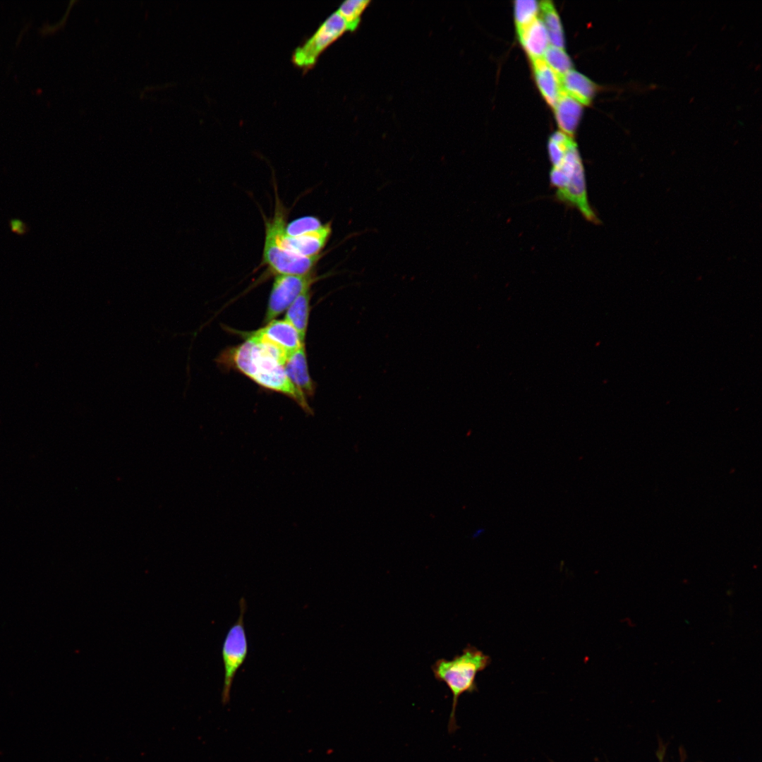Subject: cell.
Listing matches in <instances>:
<instances>
[{
	"label": "cell",
	"mask_w": 762,
	"mask_h": 762,
	"mask_svg": "<svg viewBox=\"0 0 762 762\" xmlns=\"http://www.w3.org/2000/svg\"><path fill=\"white\" fill-rule=\"evenodd\" d=\"M554 109L560 128L563 133L572 137L581 116V104L562 90Z\"/></svg>",
	"instance_id": "4fadbf2b"
},
{
	"label": "cell",
	"mask_w": 762,
	"mask_h": 762,
	"mask_svg": "<svg viewBox=\"0 0 762 762\" xmlns=\"http://www.w3.org/2000/svg\"><path fill=\"white\" fill-rule=\"evenodd\" d=\"M483 531H484V530H483V529H478V530H477V531H475V532L473 533V534L472 535L473 538H475L476 537L480 536V534H481V533H483Z\"/></svg>",
	"instance_id": "7402d4cb"
},
{
	"label": "cell",
	"mask_w": 762,
	"mask_h": 762,
	"mask_svg": "<svg viewBox=\"0 0 762 762\" xmlns=\"http://www.w3.org/2000/svg\"><path fill=\"white\" fill-rule=\"evenodd\" d=\"M324 224L315 216L306 215L296 218L284 227V233L291 237H297L315 232L322 227Z\"/></svg>",
	"instance_id": "ac0fdd59"
},
{
	"label": "cell",
	"mask_w": 762,
	"mask_h": 762,
	"mask_svg": "<svg viewBox=\"0 0 762 762\" xmlns=\"http://www.w3.org/2000/svg\"><path fill=\"white\" fill-rule=\"evenodd\" d=\"M519 40L531 61L543 59L549 46V37L543 20L535 18L525 27L517 30Z\"/></svg>",
	"instance_id": "8fae6325"
},
{
	"label": "cell",
	"mask_w": 762,
	"mask_h": 762,
	"mask_svg": "<svg viewBox=\"0 0 762 762\" xmlns=\"http://www.w3.org/2000/svg\"><path fill=\"white\" fill-rule=\"evenodd\" d=\"M539 7L552 46L564 49V35L559 16L550 1H543Z\"/></svg>",
	"instance_id": "2e32d148"
},
{
	"label": "cell",
	"mask_w": 762,
	"mask_h": 762,
	"mask_svg": "<svg viewBox=\"0 0 762 762\" xmlns=\"http://www.w3.org/2000/svg\"><path fill=\"white\" fill-rule=\"evenodd\" d=\"M8 224L11 231L18 236H25L30 231V225L19 218L9 219Z\"/></svg>",
	"instance_id": "44dd1931"
},
{
	"label": "cell",
	"mask_w": 762,
	"mask_h": 762,
	"mask_svg": "<svg viewBox=\"0 0 762 762\" xmlns=\"http://www.w3.org/2000/svg\"><path fill=\"white\" fill-rule=\"evenodd\" d=\"M550 179L557 189L556 197L560 201L578 209L587 220L598 222L588 200L584 170L576 144L570 147L561 161L553 166Z\"/></svg>",
	"instance_id": "3957f363"
},
{
	"label": "cell",
	"mask_w": 762,
	"mask_h": 762,
	"mask_svg": "<svg viewBox=\"0 0 762 762\" xmlns=\"http://www.w3.org/2000/svg\"><path fill=\"white\" fill-rule=\"evenodd\" d=\"M246 334L273 344L287 356L305 346L298 332L285 320H273L262 328Z\"/></svg>",
	"instance_id": "9c48e42d"
},
{
	"label": "cell",
	"mask_w": 762,
	"mask_h": 762,
	"mask_svg": "<svg viewBox=\"0 0 762 762\" xmlns=\"http://www.w3.org/2000/svg\"><path fill=\"white\" fill-rule=\"evenodd\" d=\"M322 253L313 257H303L291 253L279 246L270 234L265 231L262 265L275 275H303L314 271Z\"/></svg>",
	"instance_id": "52a82bcc"
},
{
	"label": "cell",
	"mask_w": 762,
	"mask_h": 762,
	"mask_svg": "<svg viewBox=\"0 0 762 762\" xmlns=\"http://www.w3.org/2000/svg\"><path fill=\"white\" fill-rule=\"evenodd\" d=\"M543 59L560 78L572 70V61L564 49L548 46Z\"/></svg>",
	"instance_id": "d6986e66"
},
{
	"label": "cell",
	"mask_w": 762,
	"mask_h": 762,
	"mask_svg": "<svg viewBox=\"0 0 762 762\" xmlns=\"http://www.w3.org/2000/svg\"><path fill=\"white\" fill-rule=\"evenodd\" d=\"M539 10L538 2L534 0H517L514 1V17L516 29L528 25L535 18Z\"/></svg>",
	"instance_id": "ffe728a7"
},
{
	"label": "cell",
	"mask_w": 762,
	"mask_h": 762,
	"mask_svg": "<svg viewBox=\"0 0 762 762\" xmlns=\"http://www.w3.org/2000/svg\"><path fill=\"white\" fill-rule=\"evenodd\" d=\"M310 289L301 294L287 308L284 317V320L298 332L304 343L310 311Z\"/></svg>",
	"instance_id": "9a60e30c"
},
{
	"label": "cell",
	"mask_w": 762,
	"mask_h": 762,
	"mask_svg": "<svg viewBox=\"0 0 762 762\" xmlns=\"http://www.w3.org/2000/svg\"><path fill=\"white\" fill-rule=\"evenodd\" d=\"M346 31H349L346 23L335 11L325 20L302 46L296 49L293 56L294 62L302 68L310 67L322 52Z\"/></svg>",
	"instance_id": "ba28073f"
},
{
	"label": "cell",
	"mask_w": 762,
	"mask_h": 762,
	"mask_svg": "<svg viewBox=\"0 0 762 762\" xmlns=\"http://www.w3.org/2000/svg\"><path fill=\"white\" fill-rule=\"evenodd\" d=\"M284 368L288 378L305 396L314 394L315 384L309 375L305 346L286 358Z\"/></svg>",
	"instance_id": "30bf717a"
},
{
	"label": "cell",
	"mask_w": 762,
	"mask_h": 762,
	"mask_svg": "<svg viewBox=\"0 0 762 762\" xmlns=\"http://www.w3.org/2000/svg\"><path fill=\"white\" fill-rule=\"evenodd\" d=\"M532 64L536 83L542 95L554 107L562 92L560 77L543 59L532 60Z\"/></svg>",
	"instance_id": "7c38bea8"
},
{
	"label": "cell",
	"mask_w": 762,
	"mask_h": 762,
	"mask_svg": "<svg viewBox=\"0 0 762 762\" xmlns=\"http://www.w3.org/2000/svg\"><path fill=\"white\" fill-rule=\"evenodd\" d=\"M273 217L265 219V231L271 234L275 243L283 249L303 257H313L322 253L332 233L330 223L324 224L319 230L297 237L285 234L286 209L279 197L276 196Z\"/></svg>",
	"instance_id": "277c9868"
},
{
	"label": "cell",
	"mask_w": 762,
	"mask_h": 762,
	"mask_svg": "<svg viewBox=\"0 0 762 762\" xmlns=\"http://www.w3.org/2000/svg\"><path fill=\"white\" fill-rule=\"evenodd\" d=\"M489 655L474 646L468 645L462 653L451 660L440 658L431 666L435 678L445 683L452 694V710L448 722V732L454 733L458 729L456 710L459 697L464 693L478 690L476 678L490 664Z\"/></svg>",
	"instance_id": "7a4b0ae2"
},
{
	"label": "cell",
	"mask_w": 762,
	"mask_h": 762,
	"mask_svg": "<svg viewBox=\"0 0 762 762\" xmlns=\"http://www.w3.org/2000/svg\"><path fill=\"white\" fill-rule=\"evenodd\" d=\"M318 280L315 272L303 275H275L267 303L265 321L269 322L282 313Z\"/></svg>",
	"instance_id": "8992f818"
},
{
	"label": "cell",
	"mask_w": 762,
	"mask_h": 762,
	"mask_svg": "<svg viewBox=\"0 0 762 762\" xmlns=\"http://www.w3.org/2000/svg\"><path fill=\"white\" fill-rule=\"evenodd\" d=\"M370 2L369 0H347L340 5L337 11L344 19L349 31L357 28L361 15Z\"/></svg>",
	"instance_id": "e0dca14e"
},
{
	"label": "cell",
	"mask_w": 762,
	"mask_h": 762,
	"mask_svg": "<svg viewBox=\"0 0 762 762\" xmlns=\"http://www.w3.org/2000/svg\"><path fill=\"white\" fill-rule=\"evenodd\" d=\"M562 90L580 104L591 103L596 91V85L587 77L574 71H567L561 78Z\"/></svg>",
	"instance_id": "5bb4252c"
},
{
	"label": "cell",
	"mask_w": 762,
	"mask_h": 762,
	"mask_svg": "<svg viewBox=\"0 0 762 762\" xmlns=\"http://www.w3.org/2000/svg\"><path fill=\"white\" fill-rule=\"evenodd\" d=\"M239 608L238 618L229 629L222 648V658L224 669L221 695L223 706H226L229 702L234 679L248 655V641L244 627L246 602L244 598H241L239 601Z\"/></svg>",
	"instance_id": "5b68a950"
},
{
	"label": "cell",
	"mask_w": 762,
	"mask_h": 762,
	"mask_svg": "<svg viewBox=\"0 0 762 762\" xmlns=\"http://www.w3.org/2000/svg\"><path fill=\"white\" fill-rule=\"evenodd\" d=\"M246 341L232 348L224 361L258 385L294 399L311 413L306 396L288 378L284 368L287 355L273 344L246 334Z\"/></svg>",
	"instance_id": "6da1fadb"
}]
</instances>
